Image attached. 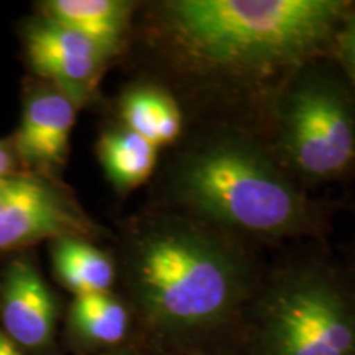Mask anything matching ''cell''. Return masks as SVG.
Returning <instances> with one entry per match:
<instances>
[{
	"instance_id": "cell-1",
	"label": "cell",
	"mask_w": 355,
	"mask_h": 355,
	"mask_svg": "<svg viewBox=\"0 0 355 355\" xmlns=\"http://www.w3.org/2000/svg\"><path fill=\"white\" fill-rule=\"evenodd\" d=\"M127 273L146 322L171 339L219 329L252 286L241 247L181 216H163L139 230L127 252Z\"/></svg>"
},
{
	"instance_id": "cell-2",
	"label": "cell",
	"mask_w": 355,
	"mask_h": 355,
	"mask_svg": "<svg viewBox=\"0 0 355 355\" xmlns=\"http://www.w3.org/2000/svg\"><path fill=\"white\" fill-rule=\"evenodd\" d=\"M171 194L194 219L220 232L293 237L313 227V207L255 141L220 133L181 155Z\"/></svg>"
},
{
	"instance_id": "cell-3",
	"label": "cell",
	"mask_w": 355,
	"mask_h": 355,
	"mask_svg": "<svg viewBox=\"0 0 355 355\" xmlns=\"http://www.w3.org/2000/svg\"><path fill=\"white\" fill-rule=\"evenodd\" d=\"M345 10L339 0H180L168 7L194 55L239 71L304 60L329 40Z\"/></svg>"
},
{
	"instance_id": "cell-4",
	"label": "cell",
	"mask_w": 355,
	"mask_h": 355,
	"mask_svg": "<svg viewBox=\"0 0 355 355\" xmlns=\"http://www.w3.org/2000/svg\"><path fill=\"white\" fill-rule=\"evenodd\" d=\"M257 309V355H355V293L331 268L283 270Z\"/></svg>"
},
{
	"instance_id": "cell-5",
	"label": "cell",
	"mask_w": 355,
	"mask_h": 355,
	"mask_svg": "<svg viewBox=\"0 0 355 355\" xmlns=\"http://www.w3.org/2000/svg\"><path fill=\"white\" fill-rule=\"evenodd\" d=\"M278 150L285 165L309 181L340 176L355 162V102L339 78L308 71L278 110Z\"/></svg>"
},
{
	"instance_id": "cell-6",
	"label": "cell",
	"mask_w": 355,
	"mask_h": 355,
	"mask_svg": "<svg viewBox=\"0 0 355 355\" xmlns=\"http://www.w3.org/2000/svg\"><path fill=\"white\" fill-rule=\"evenodd\" d=\"M91 225L64 191L44 178L12 176L0 207V252L17 250L46 239L84 237Z\"/></svg>"
},
{
	"instance_id": "cell-7",
	"label": "cell",
	"mask_w": 355,
	"mask_h": 355,
	"mask_svg": "<svg viewBox=\"0 0 355 355\" xmlns=\"http://www.w3.org/2000/svg\"><path fill=\"white\" fill-rule=\"evenodd\" d=\"M25 50L35 73L78 107L91 97L105 61L112 56L92 40L44 17L26 30Z\"/></svg>"
},
{
	"instance_id": "cell-8",
	"label": "cell",
	"mask_w": 355,
	"mask_h": 355,
	"mask_svg": "<svg viewBox=\"0 0 355 355\" xmlns=\"http://www.w3.org/2000/svg\"><path fill=\"white\" fill-rule=\"evenodd\" d=\"M0 327L19 347L43 349L56 324V303L42 275L26 259L6 266L0 285Z\"/></svg>"
},
{
	"instance_id": "cell-9",
	"label": "cell",
	"mask_w": 355,
	"mask_h": 355,
	"mask_svg": "<svg viewBox=\"0 0 355 355\" xmlns=\"http://www.w3.org/2000/svg\"><path fill=\"white\" fill-rule=\"evenodd\" d=\"M76 109L78 105L58 87L42 89L30 96L12 145L19 163L37 171L63 165Z\"/></svg>"
},
{
	"instance_id": "cell-10",
	"label": "cell",
	"mask_w": 355,
	"mask_h": 355,
	"mask_svg": "<svg viewBox=\"0 0 355 355\" xmlns=\"http://www.w3.org/2000/svg\"><path fill=\"white\" fill-rule=\"evenodd\" d=\"M44 19L73 30L114 55L121 46L130 20L132 3L121 0H50Z\"/></svg>"
},
{
	"instance_id": "cell-11",
	"label": "cell",
	"mask_w": 355,
	"mask_h": 355,
	"mask_svg": "<svg viewBox=\"0 0 355 355\" xmlns=\"http://www.w3.org/2000/svg\"><path fill=\"white\" fill-rule=\"evenodd\" d=\"M51 260L58 279L76 296L109 293L115 279L110 257L83 237L53 241Z\"/></svg>"
},
{
	"instance_id": "cell-12",
	"label": "cell",
	"mask_w": 355,
	"mask_h": 355,
	"mask_svg": "<svg viewBox=\"0 0 355 355\" xmlns=\"http://www.w3.org/2000/svg\"><path fill=\"white\" fill-rule=\"evenodd\" d=\"M122 121L128 130L163 146L175 141L181 133V112L175 99L152 86H139L127 91L121 102Z\"/></svg>"
},
{
	"instance_id": "cell-13",
	"label": "cell",
	"mask_w": 355,
	"mask_h": 355,
	"mask_svg": "<svg viewBox=\"0 0 355 355\" xmlns=\"http://www.w3.org/2000/svg\"><path fill=\"white\" fill-rule=\"evenodd\" d=\"M157 150L152 141L127 127L104 133L97 146L105 175L119 191L133 189L148 180L157 163Z\"/></svg>"
},
{
	"instance_id": "cell-14",
	"label": "cell",
	"mask_w": 355,
	"mask_h": 355,
	"mask_svg": "<svg viewBox=\"0 0 355 355\" xmlns=\"http://www.w3.org/2000/svg\"><path fill=\"white\" fill-rule=\"evenodd\" d=\"M69 321L79 339L97 345H114L127 334L128 311L110 293L81 295L73 301Z\"/></svg>"
},
{
	"instance_id": "cell-15",
	"label": "cell",
	"mask_w": 355,
	"mask_h": 355,
	"mask_svg": "<svg viewBox=\"0 0 355 355\" xmlns=\"http://www.w3.org/2000/svg\"><path fill=\"white\" fill-rule=\"evenodd\" d=\"M339 50L345 69L355 84V13L345 24L339 37Z\"/></svg>"
},
{
	"instance_id": "cell-16",
	"label": "cell",
	"mask_w": 355,
	"mask_h": 355,
	"mask_svg": "<svg viewBox=\"0 0 355 355\" xmlns=\"http://www.w3.org/2000/svg\"><path fill=\"white\" fill-rule=\"evenodd\" d=\"M17 165H19V159L13 152V146H8L2 141L0 144V180L17 176Z\"/></svg>"
},
{
	"instance_id": "cell-17",
	"label": "cell",
	"mask_w": 355,
	"mask_h": 355,
	"mask_svg": "<svg viewBox=\"0 0 355 355\" xmlns=\"http://www.w3.org/2000/svg\"><path fill=\"white\" fill-rule=\"evenodd\" d=\"M0 355H24L19 345L3 332L2 327H0Z\"/></svg>"
},
{
	"instance_id": "cell-18",
	"label": "cell",
	"mask_w": 355,
	"mask_h": 355,
	"mask_svg": "<svg viewBox=\"0 0 355 355\" xmlns=\"http://www.w3.org/2000/svg\"><path fill=\"white\" fill-rule=\"evenodd\" d=\"M8 180H10V178H8ZM8 180H0V207H2L3 201H6V194H7Z\"/></svg>"
},
{
	"instance_id": "cell-19",
	"label": "cell",
	"mask_w": 355,
	"mask_h": 355,
	"mask_svg": "<svg viewBox=\"0 0 355 355\" xmlns=\"http://www.w3.org/2000/svg\"><path fill=\"white\" fill-rule=\"evenodd\" d=\"M112 355H122V354H112Z\"/></svg>"
}]
</instances>
